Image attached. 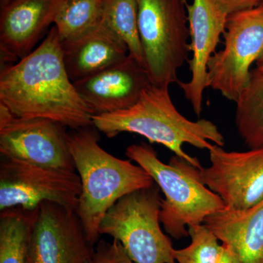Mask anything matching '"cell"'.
Segmentation results:
<instances>
[{"mask_svg":"<svg viewBox=\"0 0 263 263\" xmlns=\"http://www.w3.org/2000/svg\"><path fill=\"white\" fill-rule=\"evenodd\" d=\"M0 103L16 117L50 119L70 129L93 125V114L66 70L55 26L34 51L2 68Z\"/></svg>","mask_w":263,"mask_h":263,"instance_id":"6da1fadb","label":"cell"},{"mask_svg":"<svg viewBox=\"0 0 263 263\" xmlns=\"http://www.w3.org/2000/svg\"><path fill=\"white\" fill-rule=\"evenodd\" d=\"M98 130L92 125L68 132L71 155L81 182L76 212L93 247L98 243L99 228L109 209L123 197L155 184L141 166L104 150L99 144Z\"/></svg>","mask_w":263,"mask_h":263,"instance_id":"7a4b0ae2","label":"cell"},{"mask_svg":"<svg viewBox=\"0 0 263 263\" xmlns=\"http://www.w3.org/2000/svg\"><path fill=\"white\" fill-rule=\"evenodd\" d=\"M93 126L108 138L122 133H136L150 143L168 148L197 168L202 167L197 157L183 151L184 143L209 151L214 144L223 147L224 136L217 126L207 119L189 120L175 106L168 89L151 85L130 108L92 117Z\"/></svg>","mask_w":263,"mask_h":263,"instance_id":"3957f363","label":"cell"},{"mask_svg":"<svg viewBox=\"0 0 263 263\" xmlns=\"http://www.w3.org/2000/svg\"><path fill=\"white\" fill-rule=\"evenodd\" d=\"M126 155L147 171L163 193L160 222L174 239L190 236L189 226L202 224L208 216L226 209L220 197L202 182L200 169L184 159L174 155L164 163L146 143L128 146Z\"/></svg>","mask_w":263,"mask_h":263,"instance_id":"277c9868","label":"cell"},{"mask_svg":"<svg viewBox=\"0 0 263 263\" xmlns=\"http://www.w3.org/2000/svg\"><path fill=\"white\" fill-rule=\"evenodd\" d=\"M138 7L143 65L152 85L169 89L191 51L186 1L138 0Z\"/></svg>","mask_w":263,"mask_h":263,"instance_id":"5b68a950","label":"cell"},{"mask_svg":"<svg viewBox=\"0 0 263 263\" xmlns=\"http://www.w3.org/2000/svg\"><path fill=\"white\" fill-rule=\"evenodd\" d=\"M157 184L118 200L99 228L122 245L135 263H176L172 241L160 226L162 197Z\"/></svg>","mask_w":263,"mask_h":263,"instance_id":"8992f818","label":"cell"},{"mask_svg":"<svg viewBox=\"0 0 263 263\" xmlns=\"http://www.w3.org/2000/svg\"><path fill=\"white\" fill-rule=\"evenodd\" d=\"M223 37L224 48L208 63V84L235 103L263 55V4L228 15Z\"/></svg>","mask_w":263,"mask_h":263,"instance_id":"52a82bcc","label":"cell"},{"mask_svg":"<svg viewBox=\"0 0 263 263\" xmlns=\"http://www.w3.org/2000/svg\"><path fill=\"white\" fill-rule=\"evenodd\" d=\"M81 182L76 171L42 167L12 159L0 164V210L35 209L43 202L76 211Z\"/></svg>","mask_w":263,"mask_h":263,"instance_id":"ba28073f","label":"cell"},{"mask_svg":"<svg viewBox=\"0 0 263 263\" xmlns=\"http://www.w3.org/2000/svg\"><path fill=\"white\" fill-rule=\"evenodd\" d=\"M94 251L76 211L49 201L38 206L27 263H89Z\"/></svg>","mask_w":263,"mask_h":263,"instance_id":"9c48e42d","label":"cell"},{"mask_svg":"<svg viewBox=\"0 0 263 263\" xmlns=\"http://www.w3.org/2000/svg\"><path fill=\"white\" fill-rule=\"evenodd\" d=\"M211 164L200 169L202 182L230 210H247L263 201V148L228 152L214 144Z\"/></svg>","mask_w":263,"mask_h":263,"instance_id":"30bf717a","label":"cell"},{"mask_svg":"<svg viewBox=\"0 0 263 263\" xmlns=\"http://www.w3.org/2000/svg\"><path fill=\"white\" fill-rule=\"evenodd\" d=\"M66 128L50 119L15 117L0 128V153L3 158L76 171Z\"/></svg>","mask_w":263,"mask_h":263,"instance_id":"8fae6325","label":"cell"},{"mask_svg":"<svg viewBox=\"0 0 263 263\" xmlns=\"http://www.w3.org/2000/svg\"><path fill=\"white\" fill-rule=\"evenodd\" d=\"M190 50L193 53L189 60L191 79L188 82L179 81L186 100L191 103L194 112L200 117L202 110L203 94L209 87L208 63L216 53L221 35L226 32L228 14L220 9L214 0H193L186 2Z\"/></svg>","mask_w":263,"mask_h":263,"instance_id":"7c38bea8","label":"cell"},{"mask_svg":"<svg viewBox=\"0 0 263 263\" xmlns=\"http://www.w3.org/2000/svg\"><path fill=\"white\" fill-rule=\"evenodd\" d=\"M73 84L93 116L130 108L152 85L144 66L129 53L122 61Z\"/></svg>","mask_w":263,"mask_h":263,"instance_id":"4fadbf2b","label":"cell"},{"mask_svg":"<svg viewBox=\"0 0 263 263\" xmlns=\"http://www.w3.org/2000/svg\"><path fill=\"white\" fill-rule=\"evenodd\" d=\"M63 0H12L0 12L2 58L9 64L34 51L47 34Z\"/></svg>","mask_w":263,"mask_h":263,"instance_id":"5bb4252c","label":"cell"},{"mask_svg":"<svg viewBox=\"0 0 263 263\" xmlns=\"http://www.w3.org/2000/svg\"><path fill=\"white\" fill-rule=\"evenodd\" d=\"M61 46L66 70L72 82L105 70L129 54L126 43L102 20L89 32Z\"/></svg>","mask_w":263,"mask_h":263,"instance_id":"9a60e30c","label":"cell"},{"mask_svg":"<svg viewBox=\"0 0 263 263\" xmlns=\"http://www.w3.org/2000/svg\"><path fill=\"white\" fill-rule=\"evenodd\" d=\"M240 263H263V201L247 210L224 209L204 221Z\"/></svg>","mask_w":263,"mask_h":263,"instance_id":"2e32d148","label":"cell"},{"mask_svg":"<svg viewBox=\"0 0 263 263\" xmlns=\"http://www.w3.org/2000/svg\"><path fill=\"white\" fill-rule=\"evenodd\" d=\"M236 103L235 123L238 135L250 149L263 148V73L254 69Z\"/></svg>","mask_w":263,"mask_h":263,"instance_id":"e0dca14e","label":"cell"},{"mask_svg":"<svg viewBox=\"0 0 263 263\" xmlns=\"http://www.w3.org/2000/svg\"><path fill=\"white\" fill-rule=\"evenodd\" d=\"M37 209L15 207L2 211L0 263H27L29 238Z\"/></svg>","mask_w":263,"mask_h":263,"instance_id":"ac0fdd59","label":"cell"},{"mask_svg":"<svg viewBox=\"0 0 263 263\" xmlns=\"http://www.w3.org/2000/svg\"><path fill=\"white\" fill-rule=\"evenodd\" d=\"M105 0H63L54 20L60 42L72 41L101 22Z\"/></svg>","mask_w":263,"mask_h":263,"instance_id":"d6986e66","label":"cell"},{"mask_svg":"<svg viewBox=\"0 0 263 263\" xmlns=\"http://www.w3.org/2000/svg\"><path fill=\"white\" fill-rule=\"evenodd\" d=\"M138 13V0H105L102 22L122 38L129 53L143 65Z\"/></svg>","mask_w":263,"mask_h":263,"instance_id":"ffe728a7","label":"cell"},{"mask_svg":"<svg viewBox=\"0 0 263 263\" xmlns=\"http://www.w3.org/2000/svg\"><path fill=\"white\" fill-rule=\"evenodd\" d=\"M191 238L190 245L181 249H174L176 263H218L223 245L212 230L202 224L188 227Z\"/></svg>","mask_w":263,"mask_h":263,"instance_id":"44dd1931","label":"cell"},{"mask_svg":"<svg viewBox=\"0 0 263 263\" xmlns=\"http://www.w3.org/2000/svg\"><path fill=\"white\" fill-rule=\"evenodd\" d=\"M89 263H135L117 240H100L97 243Z\"/></svg>","mask_w":263,"mask_h":263,"instance_id":"7402d4cb","label":"cell"},{"mask_svg":"<svg viewBox=\"0 0 263 263\" xmlns=\"http://www.w3.org/2000/svg\"><path fill=\"white\" fill-rule=\"evenodd\" d=\"M216 5L226 14L252 9L263 4V0H214Z\"/></svg>","mask_w":263,"mask_h":263,"instance_id":"603a6c76","label":"cell"},{"mask_svg":"<svg viewBox=\"0 0 263 263\" xmlns=\"http://www.w3.org/2000/svg\"><path fill=\"white\" fill-rule=\"evenodd\" d=\"M223 245L222 252L218 263H240L235 252L228 246Z\"/></svg>","mask_w":263,"mask_h":263,"instance_id":"cb8c5ba5","label":"cell"},{"mask_svg":"<svg viewBox=\"0 0 263 263\" xmlns=\"http://www.w3.org/2000/svg\"><path fill=\"white\" fill-rule=\"evenodd\" d=\"M15 117L14 114L12 113L6 105L0 103V128L8 125Z\"/></svg>","mask_w":263,"mask_h":263,"instance_id":"d4e9b609","label":"cell"},{"mask_svg":"<svg viewBox=\"0 0 263 263\" xmlns=\"http://www.w3.org/2000/svg\"><path fill=\"white\" fill-rule=\"evenodd\" d=\"M256 65H257V67H256V69H257V70H259V72L263 73V55L262 57L259 59L258 61L256 62Z\"/></svg>","mask_w":263,"mask_h":263,"instance_id":"484cf974","label":"cell"},{"mask_svg":"<svg viewBox=\"0 0 263 263\" xmlns=\"http://www.w3.org/2000/svg\"><path fill=\"white\" fill-rule=\"evenodd\" d=\"M11 1L12 0H0V5H1V7L5 6Z\"/></svg>","mask_w":263,"mask_h":263,"instance_id":"4316f807","label":"cell"}]
</instances>
